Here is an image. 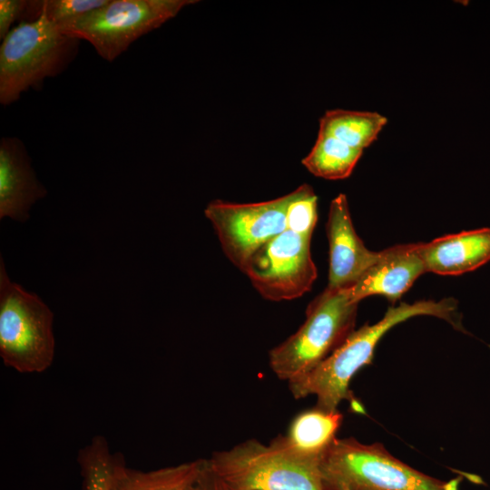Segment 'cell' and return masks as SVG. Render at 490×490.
I'll list each match as a JSON object with an SVG mask.
<instances>
[{"mask_svg":"<svg viewBox=\"0 0 490 490\" xmlns=\"http://www.w3.org/2000/svg\"><path fill=\"white\" fill-rule=\"evenodd\" d=\"M421 315L442 318L455 328L464 330L457 302L452 298L390 307L379 321L354 330L340 347L311 371L288 383L291 394L296 399L315 396L317 407L326 411L338 410L340 402L349 397L351 378L371 362L380 338L396 325Z\"/></svg>","mask_w":490,"mask_h":490,"instance_id":"1","label":"cell"},{"mask_svg":"<svg viewBox=\"0 0 490 490\" xmlns=\"http://www.w3.org/2000/svg\"><path fill=\"white\" fill-rule=\"evenodd\" d=\"M322 457L303 454L285 436L265 445L256 439L216 451L207 459L233 490H326Z\"/></svg>","mask_w":490,"mask_h":490,"instance_id":"2","label":"cell"},{"mask_svg":"<svg viewBox=\"0 0 490 490\" xmlns=\"http://www.w3.org/2000/svg\"><path fill=\"white\" fill-rule=\"evenodd\" d=\"M358 306L347 289L327 287L309 304L299 329L270 351L272 372L289 383L311 371L355 330Z\"/></svg>","mask_w":490,"mask_h":490,"instance_id":"3","label":"cell"},{"mask_svg":"<svg viewBox=\"0 0 490 490\" xmlns=\"http://www.w3.org/2000/svg\"><path fill=\"white\" fill-rule=\"evenodd\" d=\"M326 490H458L459 478L442 481L391 455L379 443L336 438L321 459Z\"/></svg>","mask_w":490,"mask_h":490,"instance_id":"4","label":"cell"},{"mask_svg":"<svg viewBox=\"0 0 490 490\" xmlns=\"http://www.w3.org/2000/svg\"><path fill=\"white\" fill-rule=\"evenodd\" d=\"M79 43L44 15L13 27L0 47V103L11 104L61 74L76 56Z\"/></svg>","mask_w":490,"mask_h":490,"instance_id":"5","label":"cell"},{"mask_svg":"<svg viewBox=\"0 0 490 490\" xmlns=\"http://www.w3.org/2000/svg\"><path fill=\"white\" fill-rule=\"evenodd\" d=\"M54 313L35 293L12 281L0 260V357L20 373H41L53 363Z\"/></svg>","mask_w":490,"mask_h":490,"instance_id":"6","label":"cell"},{"mask_svg":"<svg viewBox=\"0 0 490 490\" xmlns=\"http://www.w3.org/2000/svg\"><path fill=\"white\" fill-rule=\"evenodd\" d=\"M194 0H108L77 18L57 24L61 32L89 42L113 62L139 37L173 18Z\"/></svg>","mask_w":490,"mask_h":490,"instance_id":"7","label":"cell"},{"mask_svg":"<svg viewBox=\"0 0 490 490\" xmlns=\"http://www.w3.org/2000/svg\"><path fill=\"white\" fill-rule=\"evenodd\" d=\"M293 191L274 200L235 203L213 200L204 210L229 260L240 270L266 242L286 228V211Z\"/></svg>","mask_w":490,"mask_h":490,"instance_id":"8","label":"cell"},{"mask_svg":"<svg viewBox=\"0 0 490 490\" xmlns=\"http://www.w3.org/2000/svg\"><path fill=\"white\" fill-rule=\"evenodd\" d=\"M310 240L286 230L261 246L241 271L268 300L298 299L310 290L318 276Z\"/></svg>","mask_w":490,"mask_h":490,"instance_id":"9","label":"cell"},{"mask_svg":"<svg viewBox=\"0 0 490 490\" xmlns=\"http://www.w3.org/2000/svg\"><path fill=\"white\" fill-rule=\"evenodd\" d=\"M326 231L329 246L328 288H351L377 261L379 251L368 250L357 234L345 194L331 201Z\"/></svg>","mask_w":490,"mask_h":490,"instance_id":"10","label":"cell"},{"mask_svg":"<svg viewBox=\"0 0 490 490\" xmlns=\"http://www.w3.org/2000/svg\"><path fill=\"white\" fill-rule=\"evenodd\" d=\"M425 272L420 243L395 245L379 251L377 261L347 291L358 303L375 295L394 303Z\"/></svg>","mask_w":490,"mask_h":490,"instance_id":"11","label":"cell"},{"mask_svg":"<svg viewBox=\"0 0 490 490\" xmlns=\"http://www.w3.org/2000/svg\"><path fill=\"white\" fill-rule=\"evenodd\" d=\"M46 194L22 142L14 137L3 138L0 142V219L8 217L26 221L33 204Z\"/></svg>","mask_w":490,"mask_h":490,"instance_id":"12","label":"cell"},{"mask_svg":"<svg viewBox=\"0 0 490 490\" xmlns=\"http://www.w3.org/2000/svg\"><path fill=\"white\" fill-rule=\"evenodd\" d=\"M426 271L456 276L490 260V228L461 231L420 243Z\"/></svg>","mask_w":490,"mask_h":490,"instance_id":"13","label":"cell"},{"mask_svg":"<svg viewBox=\"0 0 490 490\" xmlns=\"http://www.w3.org/2000/svg\"><path fill=\"white\" fill-rule=\"evenodd\" d=\"M202 459L142 471L126 466L118 454L109 490H189L201 467Z\"/></svg>","mask_w":490,"mask_h":490,"instance_id":"14","label":"cell"},{"mask_svg":"<svg viewBox=\"0 0 490 490\" xmlns=\"http://www.w3.org/2000/svg\"><path fill=\"white\" fill-rule=\"evenodd\" d=\"M342 420L338 410L326 411L315 407L293 418L285 437L299 452L322 457L337 438Z\"/></svg>","mask_w":490,"mask_h":490,"instance_id":"15","label":"cell"},{"mask_svg":"<svg viewBox=\"0 0 490 490\" xmlns=\"http://www.w3.org/2000/svg\"><path fill=\"white\" fill-rule=\"evenodd\" d=\"M378 113L344 109L327 111L319 120L318 133L331 135L347 145L364 151L387 124Z\"/></svg>","mask_w":490,"mask_h":490,"instance_id":"16","label":"cell"},{"mask_svg":"<svg viewBox=\"0 0 490 490\" xmlns=\"http://www.w3.org/2000/svg\"><path fill=\"white\" fill-rule=\"evenodd\" d=\"M362 154L363 151L352 148L331 135L318 133L302 164L317 177L342 180L352 173Z\"/></svg>","mask_w":490,"mask_h":490,"instance_id":"17","label":"cell"},{"mask_svg":"<svg viewBox=\"0 0 490 490\" xmlns=\"http://www.w3.org/2000/svg\"><path fill=\"white\" fill-rule=\"evenodd\" d=\"M118 454L110 452L103 436H95L82 448L77 461L83 478V490H109Z\"/></svg>","mask_w":490,"mask_h":490,"instance_id":"18","label":"cell"},{"mask_svg":"<svg viewBox=\"0 0 490 490\" xmlns=\"http://www.w3.org/2000/svg\"><path fill=\"white\" fill-rule=\"evenodd\" d=\"M318 221V197L309 184L293 191V198L286 211V228L297 234L311 238Z\"/></svg>","mask_w":490,"mask_h":490,"instance_id":"19","label":"cell"},{"mask_svg":"<svg viewBox=\"0 0 490 490\" xmlns=\"http://www.w3.org/2000/svg\"><path fill=\"white\" fill-rule=\"evenodd\" d=\"M108 0H40L41 14L60 24L104 5Z\"/></svg>","mask_w":490,"mask_h":490,"instance_id":"20","label":"cell"},{"mask_svg":"<svg viewBox=\"0 0 490 490\" xmlns=\"http://www.w3.org/2000/svg\"><path fill=\"white\" fill-rule=\"evenodd\" d=\"M26 1L1 0L0 1V39H4L11 31L12 24L22 21Z\"/></svg>","mask_w":490,"mask_h":490,"instance_id":"21","label":"cell"},{"mask_svg":"<svg viewBox=\"0 0 490 490\" xmlns=\"http://www.w3.org/2000/svg\"><path fill=\"white\" fill-rule=\"evenodd\" d=\"M189 490H233L211 468L207 459H202L200 472Z\"/></svg>","mask_w":490,"mask_h":490,"instance_id":"22","label":"cell"}]
</instances>
